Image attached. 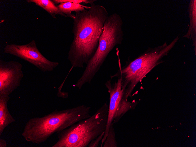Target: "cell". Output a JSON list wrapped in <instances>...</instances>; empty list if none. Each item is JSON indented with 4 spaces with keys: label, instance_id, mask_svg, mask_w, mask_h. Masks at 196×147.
Here are the masks:
<instances>
[{
    "label": "cell",
    "instance_id": "obj_1",
    "mask_svg": "<svg viewBox=\"0 0 196 147\" xmlns=\"http://www.w3.org/2000/svg\"><path fill=\"white\" fill-rule=\"evenodd\" d=\"M108 16L103 6L94 3L85 11L76 13L72 30L74 38L67 57L72 68H83L93 56Z\"/></svg>",
    "mask_w": 196,
    "mask_h": 147
},
{
    "label": "cell",
    "instance_id": "obj_2",
    "mask_svg": "<svg viewBox=\"0 0 196 147\" xmlns=\"http://www.w3.org/2000/svg\"><path fill=\"white\" fill-rule=\"evenodd\" d=\"M90 107L84 105L62 110L55 109L41 117L30 119L21 135L28 142L39 144L55 133L58 134L72 124L91 116Z\"/></svg>",
    "mask_w": 196,
    "mask_h": 147
},
{
    "label": "cell",
    "instance_id": "obj_3",
    "mask_svg": "<svg viewBox=\"0 0 196 147\" xmlns=\"http://www.w3.org/2000/svg\"><path fill=\"white\" fill-rule=\"evenodd\" d=\"M179 39L178 36L170 43H165L154 48H149L134 60L120 67L111 79L117 77L121 79L124 92V97L127 99L136 85L156 66L162 62L161 59L168 55Z\"/></svg>",
    "mask_w": 196,
    "mask_h": 147
},
{
    "label": "cell",
    "instance_id": "obj_4",
    "mask_svg": "<svg viewBox=\"0 0 196 147\" xmlns=\"http://www.w3.org/2000/svg\"><path fill=\"white\" fill-rule=\"evenodd\" d=\"M109 105L105 103L95 114L80 120L57 134L58 139L52 147H87L105 131Z\"/></svg>",
    "mask_w": 196,
    "mask_h": 147
},
{
    "label": "cell",
    "instance_id": "obj_5",
    "mask_svg": "<svg viewBox=\"0 0 196 147\" xmlns=\"http://www.w3.org/2000/svg\"><path fill=\"white\" fill-rule=\"evenodd\" d=\"M123 25L122 19L118 14L114 13L109 16L105 22L97 48L76 82L78 87L82 88L86 83L90 84L109 53L115 46L121 44L124 35Z\"/></svg>",
    "mask_w": 196,
    "mask_h": 147
},
{
    "label": "cell",
    "instance_id": "obj_6",
    "mask_svg": "<svg viewBox=\"0 0 196 147\" xmlns=\"http://www.w3.org/2000/svg\"><path fill=\"white\" fill-rule=\"evenodd\" d=\"M4 52L16 56L33 65L43 72H52L59 64L57 62L50 61L40 52L34 40L25 45H6Z\"/></svg>",
    "mask_w": 196,
    "mask_h": 147
},
{
    "label": "cell",
    "instance_id": "obj_7",
    "mask_svg": "<svg viewBox=\"0 0 196 147\" xmlns=\"http://www.w3.org/2000/svg\"><path fill=\"white\" fill-rule=\"evenodd\" d=\"M22 67L19 62L0 60V94L9 96L20 86L23 77Z\"/></svg>",
    "mask_w": 196,
    "mask_h": 147
},
{
    "label": "cell",
    "instance_id": "obj_8",
    "mask_svg": "<svg viewBox=\"0 0 196 147\" xmlns=\"http://www.w3.org/2000/svg\"><path fill=\"white\" fill-rule=\"evenodd\" d=\"M109 94V103L108 120L106 129L103 137L101 141L102 147L108 135L109 129L112 124L116 111L124 97V92L122 87L121 79L118 78L117 82L112 84L111 80H107L105 83Z\"/></svg>",
    "mask_w": 196,
    "mask_h": 147
},
{
    "label": "cell",
    "instance_id": "obj_9",
    "mask_svg": "<svg viewBox=\"0 0 196 147\" xmlns=\"http://www.w3.org/2000/svg\"><path fill=\"white\" fill-rule=\"evenodd\" d=\"M9 95L0 94V136L5 129L15 121L8 110L7 103L10 99Z\"/></svg>",
    "mask_w": 196,
    "mask_h": 147
},
{
    "label": "cell",
    "instance_id": "obj_10",
    "mask_svg": "<svg viewBox=\"0 0 196 147\" xmlns=\"http://www.w3.org/2000/svg\"><path fill=\"white\" fill-rule=\"evenodd\" d=\"M188 11L190 19L189 28L183 37L192 41L196 53V0H191L189 4Z\"/></svg>",
    "mask_w": 196,
    "mask_h": 147
},
{
    "label": "cell",
    "instance_id": "obj_11",
    "mask_svg": "<svg viewBox=\"0 0 196 147\" xmlns=\"http://www.w3.org/2000/svg\"><path fill=\"white\" fill-rule=\"evenodd\" d=\"M59 10L65 14L67 17L73 19L75 15L72 13L74 11L75 13L85 11L89 8V6H83L81 4L67 2L58 4L57 6Z\"/></svg>",
    "mask_w": 196,
    "mask_h": 147
},
{
    "label": "cell",
    "instance_id": "obj_12",
    "mask_svg": "<svg viewBox=\"0 0 196 147\" xmlns=\"http://www.w3.org/2000/svg\"><path fill=\"white\" fill-rule=\"evenodd\" d=\"M28 3H34L36 5L41 7L48 13L54 18H56V15H60L67 17L61 12L57 6L50 0H26Z\"/></svg>",
    "mask_w": 196,
    "mask_h": 147
},
{
    "label": "cell",
    "instance_id": "obj_13",
    "mask_svg": "<svg viewBox=\"0 0 196 147\" xmlns=\"http://www.w3.org/2000/svg\"><path fill=\"white\" fill-rule=\"evenodd\" d=\"M136 105V102H131L123 97L116 111L112 124L118 122L128 111L133 109Z\"/></svg>",
    "mask_w": 196,
    "mask_h": 147
},
{
    "label": "cell",
    "instance_id": "obj_14",
    "mask_svg": "<svg viewBox=\"0 0 196 147\" xmlns=\"http://www.w3.org/2000/svg\"><path fill=\"white\" fill-rule=\"evenodd\" d=\"M103 147H116L118 143L116 140L115 131L111 124L110 126L108 135L104 142Z\"/></svg>",
    "mask_w": 196,
    "mask_h": 147
},
{
    "label": "cell",
    "instance_id": "obj_15",
    "mask_svg": "<svg viewBox=\"0 0 196 147\" xmlns=\"http://www.w3.org/2000/svg\"><path fill=\"white\" fill-rule=\"evenodd\" d=\"M53 2L55 4H58L65 2H69L76 4H90L94 3L97 1L96 0H53Z\"/></svg>",
    "mask_w": 196,
    "mask_h": 147
},
{
    "label": "cell",
    "instance_id": "obj_16",
    "mask_svg": "<svg viewBox=\"0 0 196 147\" xmlns=\"http://www.w3.org/2000/svg\"><path fill=\"white\" fill-rule=\"evenodd\" d=\"M104 134V132L103 133L96 138L92 140L88 145V147H97L98 146L99 143L102 139Z\"/></svg>",
    "mask_w": 196,
    "mask_h": 147
},
{
    "label": "cell",
    "instance_id": "obj_17",
    "mask_svg": "<svg viewBox=\"0 0 196 147\" xmlns=\"http://www.w3.org/2000/svg\"><path fill=\"white\" fill-rule=\"evenodd\" d=\"M6 142L4 140L0 139V147H6Z\"/></svg>",
    "mask_w": 196,
    "mask_h": 147
}]
</instances>
